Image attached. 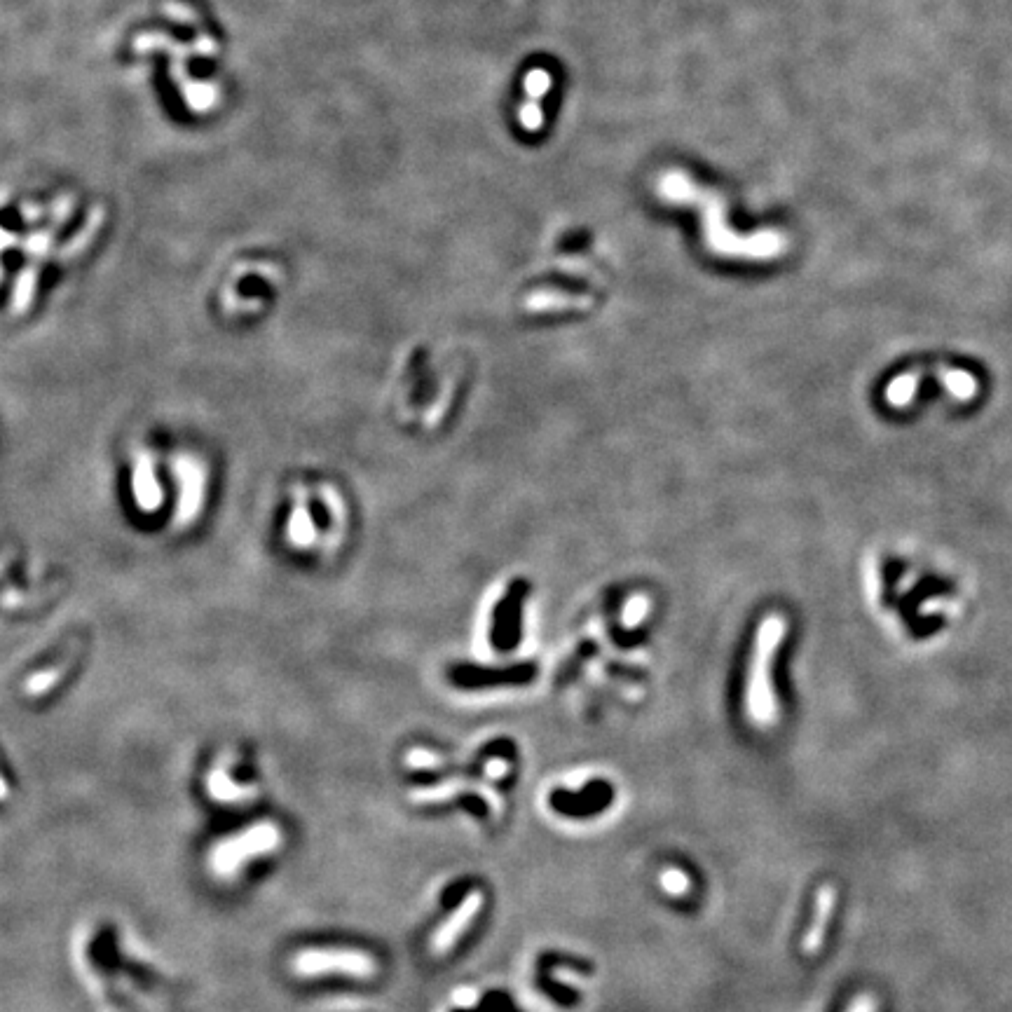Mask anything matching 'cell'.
Returning a JSON list of instances; mask_svg holds the SVG:
<instances>
[{"label": "cell", "instance_id": "1", "mask_svg": "<svg viewBox=\"0 0 1012 1012\" xmlns=\"http://www.w3.org/2000/svg\"><path fill=\"white\" fill-rule=\"evenodd\" d=\"M659 193L663 200L678 202V204H689L696 202L701 204L703 216H706V235L710 246L720 249L724 253H745V256H771V253L778 251L781 246V237L774 235V232H759L755 239H743L736 237L734 232H729L727 223H724V202L710 190H703L701 186L689 181L687 174L682 172H668L661 176Z\"/></svg>", "mask_w": 1012, "mask_h": 1012}, {"label": "cell", "instance_id": "2", "mask_svg": "<svg viewBox=\"0 0 1012 1012\" xmlns=\"http://www.w3.org/2000/svg\"><path fill=\"white\" fill-rule=\"evenodd\" d=\"M291 970L298 977L340 975L352 980H368L378 973V961L371 954L347 947H307L291 959Z\"/></svg>", "mask_w": 1012, "mask_h": 1012}, {"label": "cell", "instance_id": "3", "mask_svg": "<svg viewBox=\"0 0 1012 1012\" xmlns=\"http://www.w3.org/2000/svg\"><path fill=\"white\" fill-rule=\"evenodd\" d=\"M282 839V832L275 823H256L249 830L235 834V837L218 841L211 851V870L218 877H230L242 867L246 860L275 851Z\"/></svg>", "mask_w": 1012, "mask_h": 1012}, {"label": "cell", "instance_id": "4", "mask_svg": "<svg viewBox=\"0 0 1012 1012\" xmlns=\"http://www.w3.org/2000/svg\"><path fill=\"white\" fill-rule=\"evenodd\" d=\"M778 621H769L762 631V640H759V656L755 661V668H752V678L748 687V713L752 720L762 727L776 722V703L774 694H771L769 675H767V661L771 652H774L778 642Z\"/></svg>", "mask_w": 1012, "mask_h": 1012}, {"label": "cell", "instance_id": "5", "mask_svg": "<svg viewBox=\"0 0 1012 1012\" xmlns=\"http://www.w3.org/2000/svg\"><path fill=\"white\" fill-rule=\"evenodd\" d=\"M481 907H483V893L471 891L467 898L462 900V905L457 907L455 912L441 923L439 931L434 933L432 952L439 954V956L450 952V949L457 945V940L462 938V933L467 931L471 923H474L478 912H481Z\"/></svg>", "mask_w": 1012, "mask_h": 1012}, {"label": "cell", "instance_id": "6", "mask_svg": "<svg viewBox=\"0 0 1012 1012\" xmlns=\"http://www.w3.org/2000/svg\"><path fill=\"white\" fill-rule=\"evenodd\" d=\"M834 900H837L834 888L830 884L820 886V891L816 895V912H813V921H811L809 931H806L804 942H802L804 954H809V956L818 954V949L825 945L827 926H830V919H832V912H834Z\"/></svg>", "mask_w": 1012, "mask_h": 1012}, {"label": "cell", "instance_id": "7", "mask_svg": "<svg viewBox=\"0 0 1012 1012\" xmlns=\"http://www.w3.org/2000/svg\"><path fill=\"white\" fill-rule=\"evenodd\" d=\"M661 888L666 891L668 895H675V898H682V895L689 893V888H692V881H689V877L682 870H678V867H668V870L661 872Z\"/></svg>", "mask_w": 1012, "mask_h": 1012}, {"label": "cell", "instance_id": "8", "mask_svg": "<svg viewBox=\"0 0 1012 1012\" xmlns=\"http://www.w3.org/2000/svg\"><path fill=\"white\" fill-rule=\"evenodd\" d=\"M211 792L218 799H237L239 795H242V790H232V785L228 783V778H221V774H214L211 776Z\"/></svg>", "mask_w": 1012, "mask_h": 1012}, {"label": "cell", "instance_id": "9", "mask_svg": "<svg viewBox=\"0 0 1012 1012\" xmlns=\"http://www.w3.org/2000/svg\"><path fill=\"white\" fill-rule=\"evenodd\" d=\"M846 1012H877V1001L870 994H860Z\"/></svg>", "mask_w": 1012, "mask_h": 1012}, {"label": "cell", "instance_id": "10", "mask_svg": "<svg viewBox=\"0 0 1012 1012\" xmlns=\"http://www.w3.org/2000/svg\"><path fill=\"white\" fill-rule=\"evenodd\" d=\"M190 71H193L195 78H209V73L214 71V64H209L207 59H195L190 64Z\"/></svg>", "mask_w": 1012, "mask_h": 1012}, {"label": "cell", "instance_id": "11", "mask_svg": "<svg viewBox=\"0 0 1012 1012\" xmlns=\"http://www.w3.org/2000/svg\"><path fill=\"white\" fill-rule=\"evenodd\" d=\"M485 771H488V776L499 778V776H504L506 771H509V764L502 762V759H495V762L488 764V769H485Z\"/></svg>", "mask_w": 1012, "mask_h": 1012}, {"label": "cell", "instance_id": "12", "mask_svg": "<svg viewBox=\"0 0 1012 1012\" xmlns=\"http://www.w3.org/2000/svg\"><path fill=\"white\" fill-rule=\"evenodd\" d=\"M408 762L413 764V767H429V764H434V757L422 755V752H415V755H410Z\"/></svg>", "mask_w": 1012, "mask_h": 1012}]
</instances>
